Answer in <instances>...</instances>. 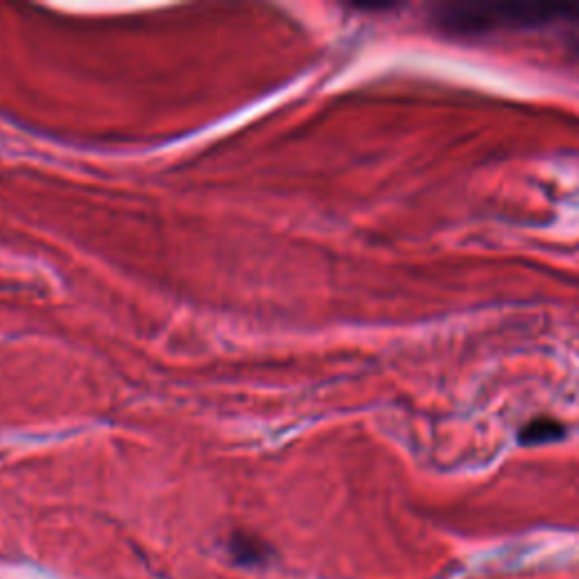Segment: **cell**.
Segmentation results:
<instances>
[{"instance_id":"6da1fadb","label":"cell","mask_w":579,"mask_h":579,"mask_svg":"<svg viewBox=\"0 0 579 579\" xmlns=\"http://www.w3.org/2000/svg\"><path fill=\"white\" fill-rule=\"evenodd\" d=\"M432 23L455 37L503 30H534L559 23H579V5L561 3H498V5H442Z\"/></svg>"},{"instance_id":"7a4b0ae2","label":"cell","mask_w":579,"mask_h":579,"mask_svg":"<svg viewBox=\"0 0 579 579\" xmlns=\"http://www.w3.org/2000/svg\"><path fill=\"white\" fill-rule=\"evenodd\" d=\"M566 428L561 426L559 421L550 419V417H539L527 421L525 426L518 430V442L523 446H541V444H552L564 439Z\"/></svg>"},{"instance_id":"3957f363","label":"cell","mask_w":579,"mask_h":579,"mask_svg":"<svg viewBox=\"0 0 579 579\" xmlns=\"http://www.w3.org/2000/svg\"><path fill=\"white\" fill-rule=\"evenodd\" d=\"M231 557L238 561L240 566H261L272 555V550L265 546L261 539L252 537V534H233L229 541Z\"/></svg>"}]
</instances>
